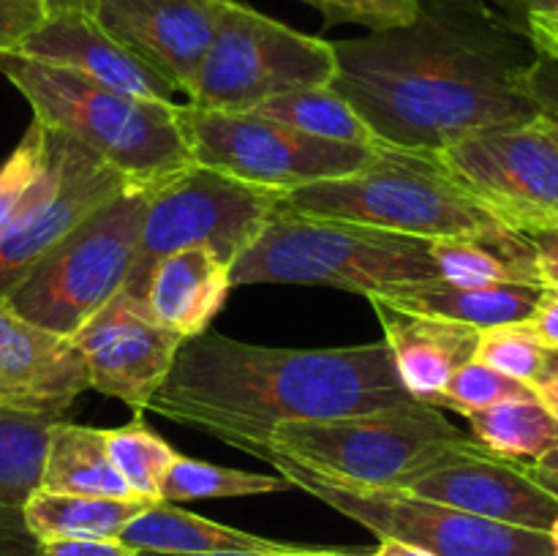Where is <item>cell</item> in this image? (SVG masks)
Masks as SVG:
<instances>
[{
	"label": "cell",
	"instance_id": "obj_1",
	"mask_svg": "<svg viewBox=\"0 0 558 556\" xmlns=\"http://www.w3.org/2000/svg\"><path fill=\"white\" fill-rule=\"evenodd\" d=\"M330 87L381 145L414 153L537 118L526 27L496 0H420L412 22L332 44Z\"/></svg>",
	"mask_w": 558,
	"mask_h": 556
},
{
	"label": "cell",
	"instance_id": "obj_2",
	"mask_svg": "<svg viewBox=\"0 0 558 556\" xmlns=\"http://www.w3.org/2000/svg\"><path fill=\"white\" fill-rule=\"evenodd\" d=\"M414 403L385 341L283 349L218 330L189 338L147 412L262 458L292 420H336Z\"/></svg>",
	"mask_w": 558,
	"mask_h": 556
},
{
	"label": "cell",
	"instance_id": "obj_3",
	"mask_svg": "<svg viewBox=\"0 0 558 556\" xmlns=\"http://www.w3.org/2000/svg\"><path fill=\"white\" fill-rule=\"evenodd\" d=\"M0 74L27 98L33 118L96 153L131 189L158 191L194 167L180 107L104 87L63 65L0 52Z\"/></svg>",
	"mask_w": 558,
	"mask_h": 556
},
{
	"label": "cell",
	"instance_id": "obj_4",
	"mask_svg": "<svg viewBox=\"0 0 558 556\" xmlns=\"http://www.w3.org/2000/svg\"><path fill=\"white\" fill-rule=\"evenodd\" d=\"M267 452H278L330 483L363 491H407L436 469L490 456L441 409L420 401L352 418L281 423L267 442Z\"/></svg>",
	"mask_w": 558,
	"mask_h": 556
},
{
	"label": "cell",
	"instance_id": "obj_5",
	"mask_svg": "<svg viewBox=\"0 0 558 556\" xmlns=\"http://www.w3.org/2000/svg\"><path fill=\"white\" fill-rule=\"evenodd\" d=\"M439 278L428 238L278 210L256 243L234 262L232 283H298L385 294Z\"/></svg>",
	"mask_w": 558,
	"mask_h": 556
},
{
	"label": "cell",
	"instance_id": "obj_6",
	"mask_svg": "<svg viewBox=\"0 0 558 556\" xmlns=\"http://www.w3.org/2000/svg\"><path fill=\"white\" fill-rule=\"evenodd\" d=\"M278 210L414 238H469L505 227L447 174L434 153L381 145L360 172L287 191Z\"/></svg>",
	"mask_w": 558,
	"mask_h": 556
},
{
	"label": "cell",
	"instance_id": "obj_7",
	"mask_svg": "<svg viewBox=\"0 0 558 556\" xmlns=\"http://www.w3.org/2000/svg\"><path fill=\"white\" fill-rule=\"evenodd\" d=\"M150 191L125 189L49 251L5 303L33 325L71 338L129 281Z\"/></svg>",
	"mask_w": 558,
	"mask_h": 556
},
{
	"label": "cell",
	"instance_id": "obj_8",
	"mask_svg": "<svg viewBox=\"0 0 558 556\" xmlns=\"http://www.w3.org/2000/svg\"><path fill=\"white\" fill-rule=\"evenodd\" d=\"M332 76L336 52L330 41L229 0L185 104L251 112L281 93L330 85Z\"/></svg>",
	"mask_w": 558,
	"mask_h": 556
},
{
	"label": "cell",
	"instance_id": "obj_9",
	"mask_svg": "<svg viewBox=\"0 0 558 556\" xmlns=\"http://www.w3.org/2000/svg\"><path fill=\"white\" fill-rule=\"evenodd\" d=\"M265 463L283 474L292 488L325 501L379 540H398L434 556H554L548 532L488 521L409 491H363L330 483L278 452H267Z\"/></svg>",
	"mask_w": 558,
	"mask_h": 556
},
{
	"label": "cell",
	"instance_id": "obj_10",
	"mask_svg": "<svg viewBox=\"0 0 558 556\" xmlns=\"http://www.w3.org/2000/svg\"><path fill=\"white\" fill-rule=\"evenodd\" d=\"M283 196L287 191L281 189L245 183L194 164L150 194L134 267L123 289L145 298L150 267L161 256L196 243L210 245L234 267L272 221Z\"/></svg>",
	"mask_w": 558,
	"mask_h": 556
},
{
	"label": "cell",
	"instance_id": "obj_11",
	"mask_svg": "<svg viewBox=\"0 0 558 556\" xmlns=\"http://www.w3.org/2000/svg\"><path fill=\"white\" fill-rule=\"evenodd\" d=\"M180 123L194 164L281 191L360 172L381 147L322 140L256 112H221L189 104L180 107Z\"/></svg>",
	"mask_w": 558,
	"mask_h": 556
},
{
	"label": "cell",
	"instance_id": "obj_12",
	"mask_svg": "<svg viewBox=\"0 0 558 556\" xmlns=\"http://www.w3.org/2000/svg\"><path fill=\"white\" fill-rule=\"evenodd\" d=\"M434 156L507 229L558 227V153L537 118L474 131Z\"/></svg>",
	"mask_w": 558,
	"mask_h": 556
},
{
	"label": "cell",
	"instance_id": "obj_13",
	"mask_svg": "<svg viewBox=\"0 0 558 556\" xmlns=\"http://www.w3.org/2000/svg\"><path fill=\"white\" fill-rule=\"evenodd\" d=\"M52 134V164L14 221L0 232V300L82 221L131 189L123 174L71 136Z\"/></svg>",
	"mask_w": 558,
	"mask_h": 556
},
{
	"label": "cell",
	"instance_id": "obj_14",
	"mask_svg": "<svg viewBox=\"0 0 558 556\" xmlns=\"http://www.w3.org/2000/svg\"><path fill=\"white\" fill-rule=\"evenodd\" d=\"M71 341L85 363L87 387L118 398L134 414L147 412L183 347V338L156 325L142 298L125 289L93 314Z\"/></svg>",
	"mask_w": 558,
	"mask_h": 556
},
{
	"label": "cell",
	"instance_id": "obj_15",
	"mask_svg": "<svg viewBox=\"0 0 558 556\" xmlns=\"http://www.w3.org/2000/svg\"><path fill=\"white\" fill-rule=\"evenodd\" d=\"M229 0H98L93 16L125 49L189 93Z\"/></svg>",
	"mask_w": 558,
	"mask_h": 556
},
{
	"label": "cell",
	"instance_id": "obj_16",
	"mask_svg": "<svg viewBox=\"0 0 558 556\" xmlns=\"http://www.w3.org/2000/svg\"><path fill=\"white\" fill-rule=\"evenodd\" d=\"M0 385L3 403L65 418L87 387L74 341L33 325L0 300Z\"/></svg>",
	"mask_w": 558,
	"mask_h": 556
},
{
	"label": "cell",
	"instance_id": "obj_17",
	"mask_svg": "<svg viewBox=\"0 0 558 556\" xmlns=\"http://www.w3.org/2000/svg\"><path fill=\"white\" fill-rule=\"evenodd\" d=\"M409 494L441 501L456 510L512 523V527L550 532L558 518V499L534 483L518 461L474 456L450 463L409 485Z\"/></svg>",
	"mask_w": 558,
	"mask_h": 556
},
{
	"label": "cell",
	"instance_id": "obj_18",
	"mask_svg": "<svg viewBox=\"0 0 558 556\" xmlns=\"http://www.w3.org/2000/svg\"><path fill=\"white\" fill-rule=\"evenodd\" d=\"M16 55L63 65L125 96L178 104V87L125 49L118 38L109 36L96 16L85 11L49 14V20L16 49Z\"/></svg>",
	"mask_w": 558,
	"mask_h": 556
},
{
	"label": "cell",
	"instance_id": "obj_19",
	"mask_svg": "<svg viewBox=\"0 0 558 556\" xmlns=\"http://www.w3.org/2000/svg\"><path fill=\"white\" fill-rule=\"evenodd\" d=\"M379 316L385 343L403 390L420 403L439 409L447 382L477 352L480 330L441 316L412 314L381 298H368Z\"/></svg>",
	"mask_w": 558,
	"mask_h": 556
},
{
	"label": "cell",
	"instance_id": "obj_20",
	"mask_svg": "<svg viewBox=\"0 0 558 556\" xmlns=\"http://www.w3.org/2000/svg\"><path fill=\"white\" fill-rule=\"evenodd\" d=\"M232 289V265L210 245L196 243L161 256L150 267L142 303L156 325L189 341L210 330Z\"/></svg>",
	"mask_w": 558,
	"mask_h": 556
},
{
	"label": "cell",
	"instance_id": "obj_21",
	"mask_svg": "<svg viewBox=\"0 0 558 556\" xmlns=\"http://www.w3.org/2000/svg\"><path fill=\"white\" fill-rule=\"evenodd\" d=\"M545 289L539 283H494V287H458V283L430 278V281L407 283L396 287L381 298L385 303L401 311L425 316H441V319L461 322L474 330L526 322L537 309Z\"/></svg>",
	"mask_w": 558,
	"mask_h": 556
},
{
	"label": "cell",
	"instance_id": "obj_22",
	"mask_svg": "<svg viewBox=\"0 0 558 556\" xmlns=\"http://www.w3.org/2000/svg\"><path fill=\"white\" fill-rule=\"evenodd\" d=\"M120 543L131 551L153 554H221V551H245V554H283L292 543L259 537L243 529L185 512L172 501H156L125 523Z\"/></svg>",
	"mask_w": 558,
	"mask_h": 556
},
{
	"label": "cell",
	"instance_id": "obj_23",
	"mask_svg": "<svg viewBox=\"0 0 558 556\" xmlns=\"http://www.w3.org/2000/svg\"><path fill=\"white\" fill-rule=\"evenodd\" d=\"M430 251L441 281L458 287L539 283L537 251L529 234L515 229L496 227L469 238L430 240Z\"/></svg>",
	"mask_w": 558,
	"mask_h": 556
},
{
	"label": "cell",
	"instance_id": "obj_24",
	"mask_svg": "<svg viewBox=\"0 0 558 556\" xmlns=\"http://www.w3.org/2000/svg\"><path fill=\"white\" fill-rule=\"evenodd\" d=\"M38 488L54 494L140 499L109 461L101 428L76 425L69 420H58L49 431Z\"/></svg>",
	"mask_w": 558,
	"mask_h": 556
},
{
	"label": "cell",
	"instance_id": "obj_25",
	"mask_svg": "<svg viewBox=\"0 0 558 556\" xmlns=\"http://www.w3.org/2000/svg\"><path fill=\"white\" fill-rule=\"evenodd\" d=\"M150 505L156 501L54 494V491L38 488L27 496L22 518L41 543L47 540H118L125 523Z\"/></svg>",
	"mask_w": 558,
	"mask_h": 556
},
{
	"label": "cell",
	"instance_id": "obj_26",
	"mask_svg": "<svg viewBox=\"0 0 558 556\" xmlns=\"http://www.w3.org/2000/svg\"><path fill=\"white\" fill-rule=\"evenodd\" d=\"M463 418L472 439L501 461L534 463L558 447V420L537 396L512 398Z\"/></svg>",
	"mask_w": 558,
	"mask_h": 556
},
{
	"label": "cell",
	"instance_id": "obj_27",
	"mask_svg": "<svg viewBox=\"0 0 558 556\" xmlns=\"http://www.w3.org/2000/svg\"><path fill=\"white\" fill-rule=\"evenodd\" d=\"M58 420L65 418L0 401V512L22 510L38 491L49 431Z\"/></svg>",
	"mask_w": 558,
	"mask_h": 556
},
{
	"label": "cell",
	"instance_id": "obj_28",
	"mask_svg": "<svg viewBox=\"0 0 558 556\" xmlns=\"http://www.w3.org/2000/svg\"><path fill=\"white\" fill-rule=\"evenodd\" d=\"M251 112L292 125L303 134L322 136V140L349 142V145L363 147L381 145L374 131L363 123V118L349 107L347 98L338 96L330 85L281 93V96L267 98L265 104L254 107Z\"/></svg>",
	"mask_w": 558,
	"mask_h": 556
},
{
	"label": "cell",
	"instance_id": "obj_29",
	"mask_svg": "<svg viewBox=\"0 0 558 556\" xmlns=\"http://www.w3.org/2000/svg\"><path fill=\"white\" fill-rule=\"evenodd\" d=\"M289 488L292 483L283 474L243 472V469L178 456L161 478V501L240 499V496L278 494Z\"/></svg>",
	"mask_w": 558,
	"mask_h": 556
},
{
	"label": "cell",
	"instance_id": "obj_30",
	"mask_svg": "<svg viewBox=\"0 0 558 556\" xmlns=\"http://www.w3.org/2000/svg\"><path fill=\"white\" fill-rule=\"evenodd\" d=\"M101 434L109 461L129 488L140 499L161 501V478L180 452L145 423V412L120 428H101Z\"/></svg>",
	"mask_w": 558,
	"mask_h": 556
},
{
	"label": "cell",
	"instance_id": "obj_31",
	"mask_svg": "<svg viewBox=\"0 0 558 556\" xmlns=\"http://www.w3.org/2000/svg\"><path fill=\"white\" fill-rule=\"evenodd\" d=\"M52 164V134L33 118L20 145L0 164V232L14 221Z\"/></svg>",
	"mask_w": 558,
	"mask_h": 556
},
{
	"label": "cell",
	"instance_id": "obj_32",
	"mask_svg": "<svg viewBox=\"0 0 558 556\" xmlns=\"http://www.w3.org/2000/svg\"><path fill=\"white\" fill-rule=\"evenodd\" d=\"M474 360L532 387L548 365L550 349L539 343L526 322H512V325L480 330Z\"/></svg>",
	"mask_w": 558,
	"mask_h": 556
},
{
	"label": "cell",
	"instance_id": "obj_33",
	"mask_svg": "<svg viewBox=\"0 0 558 556\" xmlns=\"http://www.w3.org/2000/svg\"><path fill=\"white\" fill-rule=\"evenodd\" d=\"M529 396H534V390L529 385L499 374V371L480 363V360H469L447 382L439 409H456V412L469 414L477 412V409L494 407V403Z\"/></svg>",
	"mask_w": 558,
	"mask_h": 556
},
{
	"label": "cell",
	"instance_id": "obj_34",
	"mask_svg": "<svg viewBox=\"0 0 558 556\" xmlns=\"http://www.w3.org/2000/svg\"><path fill=\"white\" fill-rule=\"evenodd\" d=\"M327 25H363L371 33L390 31L414 20L420 0H303Z\"/></svg>",
	"mask_w": 558,
	"mask_h": 556
},
{
	"label": "cell",
	"instance_id": "obj_35",
	"mask_svg": "<svg viewBox=\"0 0 558 556\" xmlns=\"http://www.w3.org/2000/svg\"><path fill=\"white\" fill-rule=\"evenodd\" d=\"M47 20L41 0H0V52H16Z\"/></svg>",
	"mask_w": 558,
	"mask_h": 556
},
{
	"label": "cell",
	"instance_id": "obj_36",
	"mask_svg": "<svg viewBox=\"0 0 558 556\" xmlns=\"http://www.w3.org/2000/svg\"><path fill=\"white\" fill-rule=\"evenodd\" d=\"M526 90L537 107V114L558 120V58L537 52L526 74Z\"/></svg>",
	"mask_w": 558,
	"mask_h": 556
},
{
	"label": "cell",
	"instance_id": "obj_37",
	"mask_svg": "<svg viewBox=\"0 0 558 556\" xmlns=\"http://www.w3.org/2000/svg\"><path fill=\"white\" fill-rule=\"evenodd\" d=\"M0 556H41V540L25 527L22 510L0 512Z\"/></svg>",
	"mask_w": 558,
	"mask_h": 556
},
{
	"label": "cell",
	"instance_id": "obj_38",
	"mask_svg": "<svg viewBox=\"0 0 558 556\" xmlns=\"http://www.w3.org/2000/svg\"><path fill=\"white\" fill-rule=\"evenodd\" d=\"M41 556H136L120 540H47Z\"/></svg>",
	"mask_w": 558,
	"mask_h": 556
},
{
	"label": "cell",
	"instance_id": "obj_39",
	"mask_svg": "<svg viewBox=\"0 0 558 556\" xmlns=\"http://www.w3.org/2000/svg\"><path fill=\"white\" fill-rule=\"evenodd\" d=\"M529 240H532L534 251H537L539 283L548 292L558 294V227L529 232Z\"/></svg>",
	"mask_w": 558,
	"mask_h": 556
},
{
	"label": "cell",
	"instance_id": "obj_40",
	"mask_svg": "<svg viewBox=\"0 0 558 556\" xmlns=\"http://www.w3.org/2000/svg\"><path fill=\"white\" fill-rule=\"evenodd\" d=\"M526 325L532 327V333L539 338L545 349L558 352V294L545 289L534 314L526 319Z\"/></svg>",
	"mask_w": 558,
	"mask_h": 556
},
{
	"label": "cell",
	"instance_id": "obj_41",
	"mask_svg": "<svg viewBox=\"0 0 558 556\" xmlns=\"http://www.w3.org/2000/svg\"><path fill=\"white\" fill-rule=\"evenodd\" d=\"M510 16H515L523 27L532 16H550L558 20V0H496Z\"/></svg>",
	"mask_w": 558,
	"mask_h": 556
},
{
	"label": "cell",
	"instance_id": "obj_42",
	"mask_svg": "<svg viewBox=\"0 0 558 556\" xmlns=\"http://www.w3.org/2000/svg\"><path fill=\"white\" fill-rule=\"evenodd\" d=\"M532 390L543 401V407L558 420V352H550L548 365H545L543 376L532 385Z\"/></svg>",
	"mask_w": 558,
	"mask_h": 556
},
{
	"label": "cell",
	"instance_id": "obj_43",
	"mask_svg": "<svg viewBox=\"0 0 558 556\" xmlns=\"http://www.w3.org/2000/svg\"><path fill=\"white\" fill-rule=\"evenodd\" d=\"M523 472L529 474L537 483H556L558 485V447H554L550 452H545L539 461L534 463H521Z\"/></svg>",
	"mask_w": 558,
	"mask_h": 556
},
{
	"label": "cell",
	"instance_id": "obj_44",
	"mask_svg": "<svg viewBox=\"0 0 558 556\" xmlns=\"http://www.w3.org/2000/svg\"><path fill=\"white\" fill-rule=\"evenodd\" d=\"M365 556H434V554H428V551L423 548H414V545L398 543V540H381V543Z\"/></svg>",
	"mask_w": 558,
	"mask_h": 556
},
{
	"label": "cell",
	"instance_id": "obj_45",
	"mask_svg": "<svg viewBox=\"0 0 558 556\" xmlns=\"http://www.w3.org/2000/svg\"><path fill=\"white\" fill-rule=\"evenodd\" d=\"M47 5L49 14H60V11H85V14H93L98 0H41Z\"/></svg>",
	"mask_w": 558,
	"mask_h": 556
},
{
	"label": "cell",
	"instance_id": "obj_46",
	"mask_svg": "<svg viewBox=\"0 0 558 556\" xmlns=\"http://www.w3.org/2000/svg\"><path fill=\"white\" fill-rule=\"evenodd\" d=\"M281 556H365V554H352V551H338V548H314V545H294L292 551Z\"/></svg>",
	"mask_w": 558,
	"mask_h": 556
},
{
	"label": "cell",
	"instance_id": "obj_47",
	"mask_svg": "<svg viewBox=\"0 0 558 556\" xmlns=\"http://www.w3.org/2000/svg\"><path fill=\"white\" fill-rule=\"evenodd\" d=\"M136 556H281V554H245V551H221V554H153V551H134ZM287 554V551H283Z\"/></svg>",
	"mask_w": 558,
	"mask_h": 556
},
{
	"label": "cell",
	"instance_id": "obj_48",
	"mask_svg": "<svg viewBox=\"0 0 558 556\" xmlns=\"http://www.w3.org/2000/svg\"><path fill=\"white\" fill-rule=\"evenodd\" d=\"M537 123H539V129L545 131V136H548L550 142H554V147H556V153H558V120L548 118V114H537Z\"/></svg>",
	"mask_w": 558,
	"mask_h": 556
},
{
	"label": "cell",
	"instance_id": "obj_49",
	"mask_svg": "<svg viewBox=\"0 0 558 556\" xmlns=\"http://www.w3.org/2000/svg\"><path fill=\"white\" fill-rule=\"evenodd\" d=\"M550 540H554V556H558V518L554 521V527H550Z\"/></svg>",
	"mask_w": 558,
	"mask_h": 556
},
{
	"label": "cell",
	"instance_id": "obj_50",
	"mask_svg": "<svg viewBox=\"0 0 558 556\" xmlns=\"http://www.w3.org/2000/svg\"><path fill=\"white\" fill-rule=\"evenodd\" d=\"M534 483H537V480H534ZM539 485H543L545 491H550V494H554L556 499H558V485L556 483H539Z\"/></svg>",
	"mask_w": 558,
	"mask_h": 556
},
{
	"label": "cell",
	"instance_id": "obj_51",
	"mask_svg": "<svg viewBox=\"0 0 558 556\" xmlns=\"http://www.w3.org/2000/svg\"><path fill=\"white\" fill-rule=\"evenodd\" d=\"M0 401H3V385H0Z\"/></svg>",
	"mask_w": 558,
	"mask_h": 556
}]
</instances>
